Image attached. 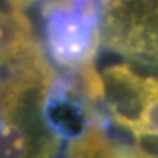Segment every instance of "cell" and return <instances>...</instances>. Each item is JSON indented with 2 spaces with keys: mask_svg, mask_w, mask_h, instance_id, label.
Segmentation results:
<instances>
[{
  "mask_svg": "<svg viewBox=\"0 0 158 158\" xmlns=\"http://www.w3.org/2000/svg\"><path fill=\"white\" fill-rule=\"evenodd\" d=\"M5 2L10 9H18V10H22L25 6L29 5V0H5Z\"/></svg>",
  "mask_w": 158,
  "mask_h": 158,
  "instance_id": "obj_5",
  "label": "cell"
},
{
  "mask_svg": "<svg viewBox=\"0 0 158 158\" xmlns=\"http://www.w3.org/2000/svg\"><path fill=\"white\" fill-rule=\"evenodd\" d=\"M37 41L27 15L18 9L0 12V59L16 54Z\"/></svg>",
  "mask_w": 158,
  "mask_h": 158,
  "instance_id": "obj_3",
  "label": "cell"
},
{
  "mask_svg": "<svg viewBox=\"0 0 158 158\" xmlns=\"http://www.w3.org/2000/svg\"><path fill=\"white\" fill-rule=\"evenodd\" d=\"M2 10H3V9H0V12H2Z\"/></svg>",
  "mask_w": 158,
  "mask_h": 158,
  "instance_id": "obj_6",
  "label": "cell"
},
{
  "mask_svg": "<svg viewBox=\"0 0 158 158\" xmlns=\"http://www.w3.org/2000/svg\"><path fill=\"white\" fill-rule=\"evenodd\" d=\"M45 47L69 75L94 66L101 43V0H43Z\"/></svg>",
  "mask_w": 158,
  "mask_h": 158,
  "instance_id": "obj_1",
  "label": "cell"
},
{
  "mask_svg": "<svg viewBox=\"0 0 158 158\" xmlns=\"http://www.w3.org/2000/svg\"><path fill=\"white\" fill-rule=\"evenodd\" d=\"M102 120L91 118L78 135L69 139L60 158H111L117 143L107 135Z\"/></svg>",
  "mask_w": 158,
  "mask_h": 158,
  "instance_id": "obj_2",
  "label": "cell"
},
{
  "mask_svg": "<svg viewBox=\"0 0 158 158\" xmlns=\"http://www.w3.org/2000/svg\"><path fill=\"white\" fill-rule=\"evenodd\" d=\"M129 133L138 141L158 138V76H145L139 111Z\"/></svg>",
  "mask_w": 158,
  "mask_h": 158,
  "instance_id": "obj_4",
  "label": "cell"
}]
</instances>
